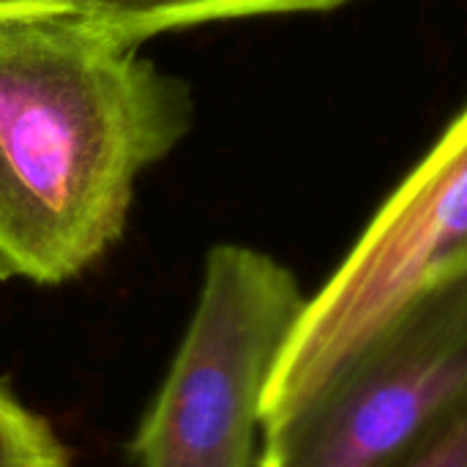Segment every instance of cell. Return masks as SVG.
Masks as SVG:
<instances>
[{"instance_id": "6da1fadb", "label": "cell", "mask_w": 467, "mask_h": 467, "mask_svg": "<svg viewBox=\"0 0 467 467\" xmlns=\"http://www.w3.org/2000/svg\"><path fill=\"white\" fill-rule=\"evenodd\" d=\"M186 123V93L93 19H0V276L60 285L99 260Z\"/></svg>"}, {"instance_id": "7a4b0ae2", "label": "cell", "mask_w": 467, "mask_h": 467, "mask_svg": "<svg viewBox=\"0 0 467 467\" xmlns=\"http://www.w3.org/2000/svg\"><path fill=\"white\" fill-rule=\"evenodd\" d=\"M467 405V260L416 290L306 400L257 467H394Z\"/></svg>"}, {"instance_id": "3957f363", "label": "cell", "mask_w": 467, "mask_h": 467, "mask_svg": "<svg viewBox=\"0 0 467 467\" xmlns=\"http://www.w3.org/2000/svg\"><path fill=\"white\" fill-rule=\"evenodd\" d=\"M304 306L282 263L249 246H216L183 342L134 438L137 465L252 467L265 391Z\"/></svg>"}, {"instance_id": "277c9868", "label": "cell", "mask_w": 467, "mask_h": 467, "mask_svg": "<svg viewBox=\"0 0 467 467\" xmlns=\"http://www.w3.org/2000/svg\"><path fill=\"white\" fill-rule=\"evenodd\" d=\"M467 260V107L397 186L326 287L306 298L263 421L306 400L416 290Z\"/></svg>"}, {"instance_id": "5b68a950", "label": "cell", "mask_w": 467, "mask_h": 467, "mask_svg": "<svg viewBox=\"0 0 467 467\" xmlns=\"http://www.w3.org/2000/svg\"><path fill=\"white\" fill-rule=\"evenodd\" d=\"M348 0H77V14L131 44H140L148 36L213 19L326 11Z\"/></svg>"}, {"instance_id": "8992f818", "label": "cell", "mask_w": 467, "mask_h": 467, "mask_svg": "<svg viewBox=\"0 0 467 467\" xmlns=\"http://www.w3.org/2000/svg\"><path fill=\"white\" fill-rule=\"evenodd\" d=\"M0 467H68L55 430L0 386Z\"/></svg>"}, {"instance_id": "52a82bcc", "label": "cell", "mask_w": 467, "mask_h": 467, "mask_svg": "<svg viewBox=\"0 0 467 467\" xmlns=\"http://www.w3.org/2000/svg\"><path fill=\"white\" fill-rule=\"evenodd\" d=\"M394 467H467V405Z\"/></svg>"}, {"instance_id": "ba28073f", "label": "cell", "mask_w": 467, "mask_h": 467, "mask_svg": "<svg viewBox=\"0 0 467 467\" xmlns=\"http://www.w3.org/2000/svg\"><path fill=\"white\" fill-rule=\"evenodd\" d=\"M77 14V0H0V19L27 16V14Z\"/></svg>"}]
</instances>
